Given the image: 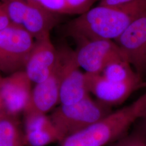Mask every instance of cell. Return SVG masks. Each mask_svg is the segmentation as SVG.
<instances>
[{"mask_svg":"<svg viewBox=\"0 0 146 146\" xmlns=\"http://www.w3.org/2000/svg\"><path fill=\"white\" fill-rule=\"evenodd\" d=\"M146 14V0H136L121 7L98 5L69 22L66 31L76 43L114 41L133 21Z\"/></svg>","mask_w":146,"mask_h":146,"instance_id":"cell-1","label":"cell"},{"mask_svg":"<svg viewBox=\"0 0 146 146\" xmlns=\"http://www.w3.org/2000/svg\"><path fill=\"white\" fill-rule=\"evenodd\" d=\"M111 112V107L94 100L88 95L76 103L60 104L49 117L62 141L68 136L92 125Z\"/></svg>","mask_w":146,"mask_h":146,"instance_id":"cell-2","label":"cell"},{"mask_svg":"<svg viewBox=\"0 0 146 146\" xmlns=\"http://www.w3.org/2000/svg\"><path fill=\"white\" fill-rule=\"evenodd\" d=\"M128 128L125 116L115 111L84 130L65 137L59 146H106L125 135Z\"/></svg>","mask_w":146,"mask_h":146,"instance_id":"cell-3","label":"cell"},{"mask_svg":"<svg viewBox=\"0 0 146 146\" xmlns=\"http://www.w3.org/2000/svg\"><path fill=\"white\" fill-rule=\"evenodd\" d=\"M34 39L23 27L13 24L0 31V70L9 75L24 70Z\"/></svg>","mask_w":146,"mask_h":146,"instance_id":"cell-4","label":"cell"},{"mask_svg":"<svg viewBox=\"0 0 146 146\" xmlns=\"http://www.w3.org/2000/svg\"><path fill=\"white\" fill-rule=\"evenodd\" d=\"M77 44L74 56L84 73L101 74L108 63L117 59H125L119 47L112 40L84 41Z\"/></svg>","mask_w":146,"mask_h":146,"instance_id":"cell-5","label":"cell"},{"mask_svg":"<svg viewBox=\"0 0 146 146\" xmlns=\"http://www.w3.org/2000/svg\"><path fill=\"white\" fill-rule=\"evenodd\" d=\"M57 50L62 65L59 104L76 103L89 95L86 86V74L81 71L76 62L74 50L66 46Z\"/></svg>","mask_w":146,"mask_h":146,"instance_id":"cell-6","label":"cell"},{"mask_svg":"<svg viewBox=\"0 0 146 146\" xmlns=\"http://www.w3.org/2000/svg\"><path fill=\"white\" fill-rule=\"evenodd\" d=\"M114 41L125 60L141 76L146 70V14L133 21Z\"/></svg>","mask_w":146,"mask_h":146,"instance_id":"cell-7","label":"cell"},{"mask_svg":"<svg viewBox=\"0 0 146 146\" xmlns=\"http://www.w3.org/2000/svg\"><path fill=\"white\" fill-rule=\"evenodd\" d=\"M31 82L25 70L3 78L0 84V98L6 114L17 117L25 111L31 97Z\"/></svg>","mask_w":146,"mask_h":146,"instance_id":"cell-8","label":"cell"},{"mask_svg":"<svg viewBox=\"0 0 146 146\" xmlns=\"http://www.w3.org/2000/svg\"><path fill=\"white\" fill-rule=\"evenodd\" d=\"M85 74L89 93L94 95L96 100L110 107L123 103L133 92L146 85L142 78L117 83L106 80L101 74Z\"/></svg>","mask_w":146,"mask_h":146,"instance_id":"cell-9","label":"cell"},{"mask_svg":"<svg viewBox=\"0 0 146 146\" xmlns=\"http://www.w3.org/2000/svg\"><path fill=\"white\" fill-rule=\"evenodd\" d=\"M62 79V65L58 57L52 73L44 81L37 84L32 89L31 97L24 115L43 114L59 103V94Z\"/></svg>","mask_w":146,"mask_h":146,"instance_id":"cell-10","label":"cell"},{"mask_svg":"<svg viewBox=\"0 0 146 146\" xmlns=\"http://www.w3.org/2000/svg\"><path fill=\"white\" fill-rule=\"evenodd\" d=\"M58 59V50L50 36L35 40L25 71L32 82L39 84L52 73Z\"/></svg>","mask_w":146,"mask_h":146,"instance_id":"cell-11","label":"cell"},{"mask_svg":"<svg viewBox=\"0 0 146 146\" xmlns=\"http://www.w3.org/2000/svg\"><path fill=\"white\" fill-rule=\"evenodd\" d=\"M58 15L36 2L28 0L22 27L35 40H40L50 36V32L58 24Z\"/></svg>","mask_w":146,"mask_h":146,"instance_id":"cell-12","label":"cell"},{"mask_svg":"<svg viewBox=\"0 0 146 146\" xmlns=\"http://www.w3.org/2000/svg\"><path fill=\"white\" fill-rule=\"evenodd\" d=\"M25 136L31 146H45L62 139L49 117L43 114L25 115Z\"/></svg>","mask_w":146,"mask_h":146,"instance_id":"cell-13","label":"cell"},{"mask_svg":"<svg viewBox=\"0 0 146 146\" xmlns=\"http://www.w3.org/2000/svg\"><path fill=\"white\" fill-rule=\"evenodd\" d=\"M26 143L17 117L5 113L0 118V146H23Z\"/></svg>","mask_w":146,"mask_h":146,"instance_id":"cell-14","label":"cell"},{"mask_svg":"<svg viewBox=\"0 0 146 146\" xmlns=\"http://www.w3.org/2000/svg\"><path fill=\"white\" fill-rule=\"evenodd\" d=\"M101 75L106 80L117 83L141 78V76L137 74L130 63L124 58L117 59L108 63Z\"/></svg>","mask_w":146,"mask_h":146,"instance_id":"cell-15","label":"cell"},{"mask_svg":"<svg viewBox=\"0 0 146 146\" xmlns=\"http://www.w3.org/2000/svg\"><path fill=\"white\" fill-rule=\"evenodd\" d=\"M12 24L22 27L28 0H0Z\"/></svg>","mask_w":146,"mask_h":146,"instance_id":"cell-16","label":"cell"},{"mask_svg":"<svg viewBox=\"0 0 146 146\" xmlns=\"http://www.w3.org/2000/svg\"><path fill=\"white\" fill-rule=\"evenodd\" d=\"M110 146H146V137L137 130L131 134H127Z\"/></svg>","mask_w":146,"mask_h":146,"instance_id":"cell-17","label":"cell"},{"mask_svg":"<svg viewBox=\"0 0 146 146\" xmlns=\"http://www.w3.org/2000/svg\"><path fill=\"white\" fill-rule=\"evenodd\" d=\"M97 0H65L68 14L81 15L92 8Z\"/></svg>","mask_w":146,"mask_h":146,"instance_id":"cell-18","label":"cell"},{"mask_svg":"<svg viewBox=\"0 0 146 146\" xmlns=\"http://www.w3.org/2000/svg\"><path fill=\"white\" fill-rule=\"evenodd\" d=\"M57 14H68L65 0H31Z\"/></svg>","mask_w":146,"mask_h":146,"instance_id":"cell-19","label":"cell"},{"mask_svg":"<svg viewBox=\"0 0 146 146\" xmlns=\"http://www.w3.org/2000/svg\"><path fill=\"white\" fill-rule=\"evenodd\" d=\"M135 1L136 0H100L99 5L111 7H121Z\"/></svg>","mask_w":146,"mask_h":146,"instance_id":"cell-20","label":"cell"},{"mask_svg":"<svg viewBox=\"0 0 146 146\" xmlns=\"http://www.w3.org/2000/svg\"><path fill=\"white\" fill-rule=\"evenodd\" d=\"M12 23L3 7L0 5V31L9 26Z\"/></svg>","mask_w":146,"mask_h":146,"instance_id":"cell-21","label":"cell"},{"mask_svg":"<svg viewBox=\"0 0 146 146\" xmlns=\"http://www.w3.org/2000/svg\"><path fill=\"white\" fill-rule=\"evenodd\" d=\"M139 121H140V125L138 130L146 137V114Z\"/></svg>","mask_w":146,"mask_h":146,"instance_id":"cell-22","label":"cell"},{"mask_svg":"<svg viewBox=\"0 0 146 146\" xmlns=\"http://www.w3.org/2000/svg\"><path fill=\"white\" fill-rule=\"evenodd\" d=\"M5 113L3 111V110H2V108H0V118H1V117L2 115H3Z\"/></svg>","mask_w":146,"mask_h":146,"instance_id":"cell-23","label":"cell"},{"mask_svg":"<svg viewBox=\"0 0 146 146\" xmlns=\"http://www.w3.org/2000/svg\"><path fill=\"white\" fill-rule=\"evenodd\" d=\"M0 108L2 109V102H1V99L0 98Z\"/></svg>","mask_w":146,"mask_h":146,"instance_id":"cell-24","label":"cell"},{"mask_svg":"<svg viewBox=\"0 0 146 146\" xmlns=\"http://www.w3.org/2000/svg\"><path fill=\"white\" fill-rule=\"evenodd\" d=\"M2 79L3 78L0 76V84H1V82H2Z\"/></svg>","mask_w":146,"mask_h":146,"instance_id":"cell-25","label":"cell"},{"mask_svg":"<svg viewBox=\"0 0 146 146\" xmlns=\"http://www.w3.org/2000/svg\"><path fill=\"white\" fill-rule=\"evenodd\" d=\"M0 5H1V2H0Z\"/></svg>","mask_w":146,"mask_h":146,"instance_id":"cell-26","label":"cell"}]
</instances>
